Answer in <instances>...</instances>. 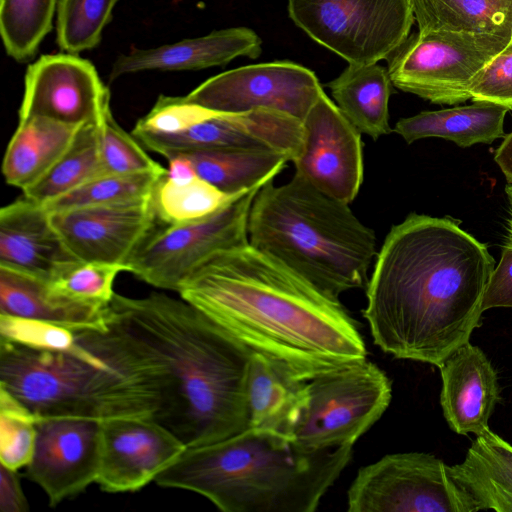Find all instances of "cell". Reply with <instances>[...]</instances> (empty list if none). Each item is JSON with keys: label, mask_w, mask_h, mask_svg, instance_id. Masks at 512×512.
I'll use <instances>...</instances> for the list:
<instances>
[{"label": "cell", "mask_w": 512, "mask_h": 512, "mask_svg": "<svg viewBox=\"0 0 512 512\" xmlns=\"http://www.w3.org/2000/svg\"><path fill=\"white\" fill-rule=\"evenodd\" d=\"M100 153L104 174L165 173L167 169L153 160L115 121L111 110L99 126Z\"/></svg>", "instance_id": "37"}, {"label": "cell", "mask_w": 512, "mask_h": 512, "mask_svg": "<svg viewBox=\"0 0 512 512\" xmlns=\"http://www.w3.org/2000/svg\"><path fill=\"white\" fill-rule=\"evenodd\" d=\"M510 42V36L492 33L418 32L387 58L388 73L404 92L435 104H459L470 99L475 77Z\"/></svg>", "instance_id": "8"}, {"label": "cell", "mask_w": 512, "mask_h": 512, "mask_svg": "<svg viewBox=\"0 0 512 512\" xmlns=\"http://www.w3.org/2000/svg\"><path fill=\"white\" fill-rule=\"evenodd\" d=\"M69 349H45L0 339V388L36 418L157 420L164 378L158 362L115 324L75 331Z\"/></svg>", "instance_id": "4"}, {"label": "cell", "mask_w": 512, "mask_h": 512, "mask_svg": "<svg viewBox=\"0 0 512 512\" xmlns=\"http://www.w3.org/2000/svg\"><path fill=\"white\" fill-rule=\"evenodd\" d=\"M307 401L306 381L253 353L247 375L249 427L290 438Z\"/></svg>", "instance_id": "23"}, {"label": "cell", "mask_w": 512, "mask_h": 512, "mask_svg": "<svg viewBox=\"0 0 512 512\" xmlns=\"http://www.w3.org/2000/svg\"><path fill=\"white\" fill-rule=\"evenodd\" d=\"M307 401L292 437L307 450L352 446L387 410L392 384L363 359L306 381Z\"/></svg>", "instance_id": "7"}, {"label": "cell", "mask_w": 512, "mask_h": 512, "mask_svg": "<svg viewBox=\"0 0 512 512\" xmlns=\"http://www.w3.org/2000/svg\"><path fill=\"white\" fill-rule=\"evenodd\" d=\"M303 124V144L293 161L295 174L346 204L363 181L361 133L323 92Z\"/></svg>", "instance_id": "14"}, {"label": "cell", "mask_w": 512, "mask_h": 512, "mask_svg": "<svg viewBox=\"0 0 512 512\" xmlns=\"http://www.w3.org/2000/svg\"><path fill=\"white\" fill-rule=\"evenodd\" d=\"M80 261L43 204L24 195L0 210V267L51 281Z\"/></svg>", "instance_id": "18"}, {"label": "cell", "mask_w": 512, "mask_h": 512, "mask_svg": "<svg viewBox=\"0 0 512 512\" xmlns=\"http://www.w3.org/2000/svg\"><path fill=\"white\" fill-rule=\"evenodd\" d=\"M512 308V247L504 245L498 265L492 271L482 299V311Z\"/></svg>", "instance_id": "41"}, {"label": "cell", "mask_w": 512, "mask_h": 512, "mask_svg": "<svg viewBox=\"0 0 512 512\" xmlns=\"http://www.w3.org/2000/svg\"><path fill=\"white\" fill-rule=\"evenodd\" d=\"M101 420L78 416L36 418V442L27 476L56 506L96 482Z\"/></svg>", "instance_id": "15"}, {"label": "cell", "mask_w": 512, "mask_h": 512, "mask_svg": "<svg viewBox=\"0 0 512 512\" xmlns=\"http://www.w3.org/2000/svg\"><path fill=\"white\" fill-rule=\"evenodd\" d=\"M169 162L165 176L175 182H187L198 177L191 161L183 155H174Z\"/></svg>", "instance_id": "43"}, {"label": "cell", "mask_w": 512, "mask_h": 512, "mask_svg": "<svg viewBox=\"0 0 512 512\" xmlns=\"http://www.w3.org/2000/svg\"><path fill=\"white\" fill-rule=\"evenodd\" d=\"M261 187L205 219L182 225L158 224L128 262L127 272L156 288L178 292L215 253L249 242L248 217Z\"/></svg>", "instance_id": "11"}, {"label": "cell", "mask_w": 512, "mask_h": 512, "mask_svg": "<svg viewBox=\"0 0 512 512\" xmlns=\"http://www.w3.org/2000/svg\"><path fill=\"white\" fill-rule=\"evenodd\" d=\"M110 306V305H109ZM109 306L73 300L48 280L0 267V314L51 322L71 330L108 328Z\"/></svg>", "instance_id": "22"}, {"label": "cell", "mask_w": 512, "mask_h": 512, "mask_svg": "<svg viewBox=\"0 0 512 512\" xmlns=\"http://www.w3.org/2000/svg\"><path fill=\"white\" fill-rule=\"evenodd\" d=\"M165 174L157 180L151 194L156 220L164 226L210 217L248 192L228 194L199 176L187 182H175Z\"/></svg>", "instance_id": "31"}, {"label": "cell", "mask_w": 512, "mask_h": 512, "mask_svg": "<svg viewBox=\"0 0 512 512\" xmlns=\"http://www.w3.org/2000/svg\"><path fill=\"white\" fill-rule=\"evenodd\" d=\"M249 243L272 256L326 296L339 300L364 285L376 237L348 204L297 174L286 184H264L248 217Z\"/></svg>", "instance_id": "6"}, {"label": "cell", "mask_w": 512, "mask_h": 512, "mask_svg": "<svg viewBox=\"0 0 512 512\" xmlns=\"http://www.w3.org/2000/svg\"><path fill=\"white\" fill-rule=\"evenodd\" d=\"M440 404L444 418L459 435L482 433L501 400L497 371L483 350L469 342L439 366Z\"/></svg>", "instance_id": "19"}, {"label": "cell", "mask_w": 512, "mask_h": 512, "mask_svg": "<svg viewBox=\"0 0 512 512\" xmlns=\"http://www.w3.org/2000/svg\"><path fill=\"white\" fill-rule=\"evenodd\" d=\"M99 126H81L65 153L41 179L23 190V195L44 205L104 175Z\"/></svg>", "instance_id": "30"}, {"label": "cell", "mask_w": 512, "mask_h": 512, "mask_svg": "<svg viewBox=\"0 0 512 512\" xmlns=\"http://www.w3.org/2000/svg\"><path fill=\"white\" fill-rule=\"evenodd\" d=\"M63 241L80 261L125 267L158 225L147 199L50 213Z\"/></svg>", "instance_id": "17"}, {"label": "cell", "mask_w": 512, "mask_h": 512, "mask_svg": "<svg viewBox=\"0 0 512 512\" xmlns=\"http://www.w3.org/2000/svg\"><path fill=\"white\" fill-rule=\"evenodd\" d=\"M165 173L143 172L100 175L67 194L44 204V206L52 213L81 207L114 205L144 200L151 196L157 180Z\"/></svg>", "instance_id": "33"}, {"label": "cell", "mask_w": 512, "mask_h": 512, "mask_svg": "<svg viewBox=\"0 0 512 512\" xmlns=\"http://www.w3.org/2000/svg\"><path fill=\"white\" fill-rule=\"evenodd\" d=\"M507 198L509 200V205H510V211H509L510 216H509V219L507 222V235H506L505 245L512 247V197L507 196Z\"/></svg>", "instance_id": "45"}, {"label": "cell", "mask_w": 512, "mask_h": 512, "mask_svg": "<svg viewBox=\"0 0 512 512\" xmlns=\"http://www.w3.org/2000/svg\"><path fill=\"white\" fill-rule=\"evenodd\" d=\"M509 109L489 102L425 111L400 119L394 128L408 144L428 137H440L462 148L490 144L504 138V119Z\"/></svg>", "instance_id": "26"}, {"label": "cell", "mask_w": 512, "mask_h": 512, "mask_svg": "<svg viewBox=\"0 0 512 512\" xmlns=\"http://www.w3.org/2000/svg\"><path fill=\"white\" fill-rule=\"evenodd\" d=\"M119 0H58L57 44L78 54L99 44Z\"/></svg>", "instance_id": "34"}, {"label": "cell", "mask_w": 512, "mask_h": 512, "mask_svg": "<svg viewBox=\"0 0 512 512\" xmlns=\"http://www.w3.org/2000/svg\"><path fill=\"white\" fill-rule=\"evenodd\" d=\"M292 21L348 64L387 59L415 21L411 0H289Z\"/></svg>", "instance_id": "9"}, {"label": "cell", "mask_w": 512, "mask_h": 512, "mask_svg": "<svg viewBox=\"0 0 512 512\" xmlns=\"http://www.w3.org/2000/svg\"><path fill=\"white\" fill-rule=\"evenodd\" d=\"M17 470L0 465V509L2 512H26L28 503L22 491Z\"/></svg>", "instance_id": "42"}, {"label": "cell", "mask_w": 512, "mask_h": 512, "mask_svg": "<svg viewBox=\"0 0 512 512\" xmlns=\"http://www.w3.org/2000/svg\"><path fill=\"white\" fill-rule=\"evenodd\" d=\"M323 92L311 70L290 61H275L221 73L184 97L218 113L269 109L303 121Z\"/></svg>", "instance_id": "12"}, {"label": "cell", "mask_w": 512, "mask_h": 512, "mask_svg": "<svg viewBox=\"0 0 512 512\" xmlns=\"http://www.w3.org/2000/svg\"><path fill=\"white\" fill-rule=\"evenodd\" d=\"M80 127L43 117L19 120L3 159L7 184L22 191L35 184L69 148Z\"/></svg>", "instance_id": "25"}, {"label": "cell", "mask_w": 512, "mask_h": 512, "mask_svg": "<svg viewBox=\"0 0 512 512\" xmlns=\"http://www.w3.org/2000/svg\"><path fill=\"white\" fill-rule=\"evenodd\" d=\"M109 110V91L90 61L58 53L28 66L19 120L43 117L83 126L100 124Z\"/></svg>", "instance_id": "13"}, {"label": "cell", "mask_w": 512, "mask_h": 512, "mask_svg": "<svg viewBox=\"0 0 512 512\" xmlns=\"http://www.w3.org/2000/svg\"><path fill=\"white\" fill-rule=\"evenodd\" d=\"M338 108L357 128L374 140L390 134L388 69L375 64L351 65L327 84Z\"/></svg>", "instance_id": "27"}, {"label": "cell", "mask_w": 512, "mask_h": 512, "mask_svg": "<svg viewBox=\"0 0 512 512\" xmlns=\"http://www.w3.org/2000/svg\"><path fill=\"white\" fill-rule=\"evenodd\" d=\"M494 160L501 169L508 184H512V132L504 137L494 155Z\"/></svg>", "instance_id": "44"}, {"label": "cell", "mask_w": 512, "mask_h": 512, "mask_svg": "<svg viewBox=\"0 0 512 512\" xmlns=\"http://www.w3.org/2000/svg\"><path fill=\"white\" fill-rule=\"evenodd\" d=\"M1 339L45 349H69L75 344V332L42 320L0 314Z\"/></svg>", "instance_id": "39"}, {"label": "cell", "mask_w": 512, "mask_h": 512, "mask_svg": "<svg viewBox=\"0 0 512 512\" xmlns=\"http://www.w3.org/2000/svg\"><path fill=\"white\" fill-rule=\"evenodd\" d=\"M505 192H506V195L507 196H511L512 197V184H508L505 188Z\"/></svg>", "instance_id": "46"}, {"label": "cell", "mask_w": 512, "mask_h": 512, "mask_svg": "<svg viewBox=\"0 0 512 512\" xmlns=\"http://www.w3.org/2000/svg\"><path fill=\"white\" fill-rule=\"evenodd\" d=\"M352 446L307 450L252 428L186 448L155 479L195 492L224 512H313L352 459Z\"/></svg>", "instance_id": "5"}, {"label": "cell", "mask_w": 512, "mask_h": 512, "mask_svg": "<svg viewBox=\"0 0 512 512\" xmlns=\"http://www.w3.org/2000/svg\"><path fill=\"white\" fill-rule=\"evenodd\" d=\"M186 449L169 429L148 417H114L100 422L96 483L110 493L135 492Z\"/></svg>", "instance_id": "16"}, {"label": "cell", "mask_w": 512, "mask_h": 512, "mask_svg": "<svg viewBox=\"0 0 512 512\" xmlns=\"http://www.w3.org/2000/svg\"><path fill=\"white\" fill-rule=\"evenodd\" d=\"M178 293L298 379L366 359L357 322L340 301L249 242L215 253Z\"/></svg>", "instance_id": "2"}, {"label": "cell", "mask_w": 512, "mask_h": 512, "mask_svg": "<svg viewBox=\"0 0 512 512\" xmlns=\"http://www.w3.org/2000/svg\"><path fill=\"white\" fill-rule=\"evenodd\" d=\"M214 113L188 102L185 97L161 95L149 113L139 119L132 131L176 134Z\"/></svg>", "instance_id": "38"}, {"label": "cell", "mask_w": 512, "mask_h": 512, "mask_svg": "<svg viewBox=\"0 0 512 512\" xmlns=\"http://www.w3.org/2000/svg\"><path fill=\"white\" fill-rule=\"evenodd\" d=\"M469 94L473 102H489L512 109V42L475 77Z\"/></svg>", "instance_id": "40"}, {"label": "cell", "mask_w": 512, "mask_h": 512, "mask_svg": "<svg viewBox=\"0 0 512 512\" xmlns=\"http://www.w3.org/2000/svg\"><path fill=\"white\" fill-rule=\"evenodd\" d=\"M176 155L186 156L200 178L233 195L263 186L289 162L285 155L270 150L212 149Z\"/></svg>", "instance_id": "28"}, {"label": "cell", "mask_w": 512, "mask_h": 512, "mask_svg": "<svg viewBox=\"0 0 512 512\" xmlns=\"http://www.w3.org/2000/svg\"><path fill=\"white\" fill-rule=\"evenodd\" d=\"M57 0H0V32L7 54L26 61L52 28Z\"/></svg>", "instance_id": "32"}, {"label": "cell", "mask_w": 512, "mask_h": 512, "mask_svg": "<svg viewBox=\"0 0 512 512\" xmlns=\"http://www.w3.org/2000/svg\"><path fill=\"white\" fill-rule=\"evenodd\" d=\"M108 320L161 366L163 407L157 422L198 447L249 427L247 375L252 352L186 300L152 292L115 293Z\"/></svg>", "instance_id": "3"}, {"label": "cell", "mask_w": 512, "mask_h": 512, "mask_svg": "<svg viewBox=\"0 0 512 512\" xmlns=\"http://www.w3.org/2000/svg\"><path fill=\"white\" fill-rule=\"evenodd\" d=\"M495 268L458 221L410 213L391 228L367 283L363 316L385 353L439 366L481 326Z\"/></svg>", "instance_id": "1"}, {"label": "cell", "mask_w": 512, "mask_h": 512, "mask_svg": "<svg viewBox=\"0 0 512 512\" xmlns=\"http://www.w3.org/2000/svg\"><path fill=\"white\" fill-rule=\"evenodd\" d=\"M125 267L95 261H77L50 282L57 292L76 301L107 307L115 292V279Z\"/></svg>", "instance_id": "35"}, {"label": "cell", "mask_w": 512, "mask_h": 512, "mask_svg": "<svg viewBox=\"0 0 512 512\" xmlns=\"http://www.w3.org/2000/svg\"><path fill=\"white\" fill-rule=\"evenodd\" d=\"M450 476L475 500L479 510L512 512V445L490 427L476 435Z\"/></svg>", "instance_id": "24"}, {"label": "cell", "mask_w": 512, "mask_h": 512, "mask_svg": "<svg viewBox=\"0 0 512 512\" xmlns=\"http://www.w3.org/2000/svg\"><path fill=\"white\" fill-rule=\"evenodd\" d=\"M511 42H512V39H511Z\"/></svg>", "instance_id": "47"}, {"label": "cell", "mask_w": 512, "mask_h": 512, "mask_svg": "<svg viewBox=\"0 0 512 512\" xmlns=\"http://www.w3.org/2000/svg\"><path fill=\"white\" fill-rule=\"evenodd\" d=\"M349 512H477L448 465L423 452L394 453L363 466L347 492Z\"/></svg>", "instance_id": "10"}, {"label": "cell", "mask_w": 512, "mask_h": 512, "mask_svg": "<svg viewBox=\"0 0 512 512\" xmlns=\"http://www.w3.org/2000/svg\"><path fill=\"white\" fill-rule=\"evenodd\" d=\"M420 33H492L512 39V0H411Z\"/></svg>", "instance_id": "29"}, {"label": "cell", "mask_w": 512, "mask_h": 512, "mask_svg": "<svg viewBox=\"0 0 512 512\" xmlns=\"http://www.w3.org/2000/svg\"><path fill=\"white\" fill-rule=\"evenodd\" d=\"M195 150H270L294 161L303 144L302 121L288 114L258 109L245 113H214L188 133Z\"/></svg>", "instance_id": "21"}, {"label": "cell", "mask_w": 512, "mask_h": 512, "mask_svg": "<svg viewBox=\"0 0 512 512\" xmlns=\"http://www.w3.org/2000/svg\"><path fill=\"white\" fill-rule=\"evenodd\" d=\"M36 417L0 388V462L18 470L30 463L36 442Z\"/></svg>", "instance_id": "36"}, {"label": "cell", "mask_w": 512, "mask_h": 512, "mask_svg": "<svg viewBox=\"0 0 512 512\" xmlns=\"http://www.w3.org/2000/svg\"><path fill=\"white\" fill-rule=\"evenodd\" d=\"M262 41L251 29L234 27L149 49H132L114 61L109 79L147 70L179 71L223 66L239 56L257 58Z\"/></svg>", "instance_id": "20"}]
</instances>
